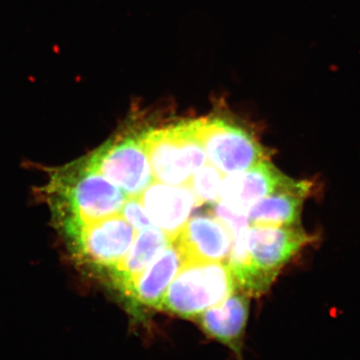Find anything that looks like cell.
I'll return each mask as SVG.
<instances>
[{
    "instance_id": "8",
    "label": "cell",
    "mask_w": 360,
    "mask_h": 360,
    "mask_svg": "<svg viewBox=\"0 0 360 360\" xmlns=\"http://www.w3.org/2000/svg\"><path fill=\"white\" fill-rule=\"evenodd\" d=\"M139 198L153 224L172 239L191 219L194 208L200 205L188 186L161 182L151 184Z\"/></svg>"
},
{
    "instance_id": "10",
    "label": "cell",
    "mask_w": 360,
    "mask_h": 360,
    "mask_svg": "<svg viewBox=\"0 0 360 360\" xmlns=\"http://www.w3.org/2000/svg\"><path fill=\"white\" fill-rule=\"evenodd\" d=\"M248 311V295L238 290L219 304L198 315L195 321L206 335L231 348L234 354L240 357L250 314Z\"/></svg>"
},
{
    "instance_id": "9",
    "label": "cell",
    "mask_w": 360,
    "mask_h": 360,
    "mask_svg": "<svg viewBox=\"0 0 360 360\" xmlns=\"http://www.w3.org/2000/svg\"><path fill=\"white\" fill-rule=\"evenodd\" d=\"M184 264V255L172 241L122 296L129 311L136 317L144 309H156L163 293Z\"/></svg>"
},
{
    "instance_id": "2",
    "label": "cell",
    "mask_w": 360,
    "mask_h": 360,
    "mask_svg": "<svg viewBox=\"0 0 360 360\" xmlns=\"http://www.w3.org/2000/svg\"><path fill=\"white\" fill-rule=\"evenodd\" d=\"M142 141L153 176L161 184L186 186L193 172L207 162L198 120L142 130Z\"/></svg>"
},
{
    "instance_id": "14",
    "label": "cell",
    "mask_w": 360,
    "mask_h": 360,
    "mask_svg": "<svg viewBox=\"0 0 360 360\" xmlns=\"http://www.w3.org/2000/svg\"><path fill=\"white\" fill-rule=\"evenodd\" d=\"M116 215L122 217L134 229L135 232L155 226L139 200V196L125 198L122 210Z\"/></svg>"
},
{
    "instance_id": "11",
    "label": "cell",
    "mask_w": 360,
    "mask_h": 360,
    "mask_svg": "<svg viewBox=\"0 0 360 360\" xmlns=\"http://www.w3.org/2000/svg\"><path fill=\"white\" fill-rule=\"evenodd\" d=\"M172 241L174 239L156 226L137 231L127 255L105 279L120 295H124L135 279Z\"/></svg>"
},
{
    "instance_id": "7",
    "label": "cell",
    "mask_w": 360,
    "mask_h": 360,
    "mask_svg": "<svg viewBox=\"0 0 360 360\" xmlns=\"http://www.w3.org/2000/svg\"><path fill=\"white\" fill-rule=\"evenodd\" d=\"M186 262L229 260L232 246L231 231L213 215L191 217L174 239Z\"/></svg>"
},
{
    "instance_id": "1",
    "label": "cell",
    "mask_w": 360,
    "mask_h": 360,
    "mask_svg": "<svg viewBox=\"0 0 360 360\" xmlns=\"http://www.w3.org/2000/svg\"><path fill=\"white\" fill-rule=\"evenodd\" d=\"M238 290L227 262H186L163 293L156 310L195 319Z\"/></svg>"
},
{
    "instance_id": "13",
    "label": "cell",
    "mask_w": 360,
    "mask_h": 360,
    "mask_svg": "<svg viewBox=\"0 0 360 360\" xmlns=\"http://www.w3.org/2000/svg\"><path fill=\"white\" fill-rule=\"evenodd\" d=\"M224 174L212 163H205L193 172L186 186L191 189L200 205L219 202Z\"/></svg>"
},
{
    "instance_id": "4",
    "label": "cell",
    "mask_w": 360,
    "mask_h": 360,
    "mask_svg": "<svg viewBox=\"0 0 360 360\" xmlns=\"http://www.w3.org/2000/svg\"><path fill=\"white\" fill-rule=\"evenodd\" d=\"M300 225H251L248 231V257L253 278V295L269 290L281 267L314 241Z\"/></svg>"
},
{
    "instance_id": "6",
    "label": "cell",
    "mask_w": 360,
    "mask_h": 360,
    "mask_svg": "<svg viewBox=\"0 0 360 360\" xmlns=\"http://www.w3.org/2000/svg\"><path fill=\"white\" fill-rule=\"evenodd\" d=\"M293 181L295 179L281 174L269 161L264 160L243 172L225 176L219 202L232 212L246 214L257 201Z\"/></svg>"
},
{
    "instance_id": "5",
    "label": "cell",
    "mask_w": 360,
    "mask_h": 360,
    "mask_svg": "<svg viewBox=\"0 0 360 360\" xmlns=\"http://www.w3.org/2000/svg\"><path fill=\"white\" fill-rule=\"evenodd\" d=\"M198 120L205 155L222 174L243 172L266 160V153L259 142L231 118L212 115Z\"/></svg>"
},
{
    "instance_id": "12",
    "label": "cell",
    "mask_w": 360,
    "mask_h": 360,
    "mask_svg": "<svg viewBox=\"0 0 360 360\" xmlns=\"http://www.w3.org/2000/svg\"><path fill=\"white\" fill-rule=\"evenodd\" d=\"M312 184L295 180L251 206L246 215L250 225H300L303 205Z\"/></svg>"
},
{
    "instance_id": "3",
    "label": "cell",
    "mask_w": 360,
    "mask_h": 360,
    "mask_svg": "<svg viewBox=\"0 0 360 360\" xmlns=\"http://www.w3.org/2000/svg\"><path fill=\"white\" fill-rule=\"evenodd\" d=\"M85 160L127 198L141 195L155 182L142 131L116 135Z\"/></svg>"
}]
</instances>
